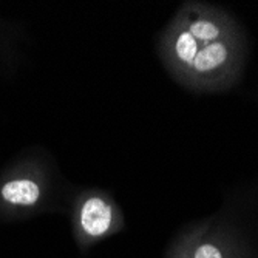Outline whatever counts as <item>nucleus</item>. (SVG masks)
Returning <instances> with one entry per match:
<instances>
[{
	"label": "nucleus",
	"mask_w": 258,
	"mask_h": 258,
	"mask_svg": "<svg viewBox=\"0 0 258 258\" xmlns=\"http://www.w3.org/2000/svg\"><path fill=\"white\" fill-rule=\"evenodd\" d=\"M198 51V40L189 31H182L175 42V53L178 59L187 65H192Z\"/></svg>",
	"instance_id": "4"
},
{
	"label": "nucleus",
	"mask_w": 258,
	"mask_h": 258,
	"mask_svg": "<svg viewBox=\"0 0 258 258\" xmlns=\"http://www.w3.org/2000/svg\"><path fill=\"white\" fill-rule=\"evenodd\" d=\"M2 198L14 206H33L40 197L39 185L31 179H13L4 184Z\"/></svg>",
	"instance_id": "2"
},
{
	"label": "nucleus",
	"mask_w": 258,
	"mask_h": 258,
	"mask_svg": "<svg viewBox=\"0 0 258 258\" xmlns=\"http://www.w3.org/2000/svg\"><path fill=\"white\" fill-rule=\"evenodd\" d=\"M189 33L197 39V40H203V42H212L220 36V30L215 23H212L210 20H197L194 22Z\"/></svg>",
	"instance_id": "5"
},
{
	"label": "nucleus",
	"mask_w": 258,
	"mask_h": 258,
	"mask_svg": "<svg viewBox=\"0 0 258 258\" xmlns=\"http://www.w3.org/2000/svg\"><path fill=\"white\" fill-rule=\"evenodd\" d=\"M226 59H227V48L224 46V43L212 42V43H207L206 46H203V48L198 51L192 65L195 67L197 72L206 73V72H210V70H215L217 67H220Z\"/></svg>",
	"instance_id": "3"
},
{
	"label": "nucleus",
	"mask_w": 258,
	"mask_h": 258,
	"mask_svg": "<svg viewBox=\"0 0 258 258\" xmlns=\"http://www.w3.org/2000/svg\"><path fill=\"white\" fill-rule=\"evenodd\" d=\"M195 258H223L221 252L212 244H203L197 249Z\"/></svg>",
	"instance_id": "6"
},
{
	"label": "nucleus",
	"mask_w": 258,
	"mask_h": 258,
	"mask_svg": "<svg viewBox=\"0 0 258 258\" xmlns=\"http://www.w3.org/2000/svg\"><path fill=\"white\" fill-rule=\"evenodd\" d=\"M111 207L101 198H88L81 209L79 221L82 230L90 237H101L111 226Z\"/></svg>",
	"instance_id": "1"
}]
</instances>
